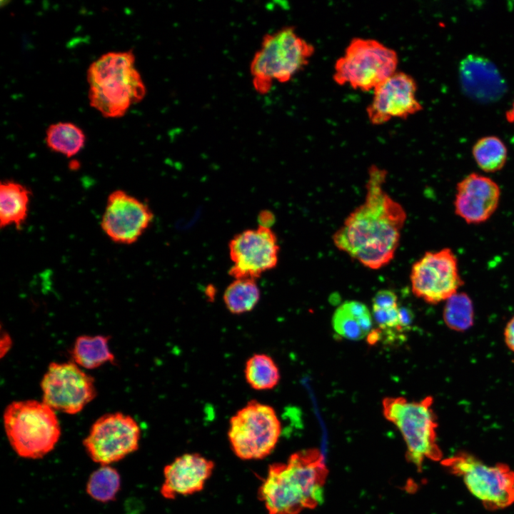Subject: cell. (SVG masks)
<instances>
[{
  "mask_svg": "<svg viewBox=\"0 0 514 514\" xmlns=\"http://www.w3.org/2000/svg\"><path fill=\"white\" fill-rule=\"evenodd\" d=\"M368 173L364 201L349 213L332 240L365 267L379 269L394 258L407 216L384 189L387 171L373 165Z\"/></svg>",
  "mask_w": 514,
  "mask_h": 514,
  "instance_id": "1",
  "label": "cell"
},
{
  "mask_svg": "<svg viewBox=\"0 0 514 514\" xmlns=\"http://www.w3.org/2000/svg\"><path fill=\"white\" fill-rule=\"evenodd\" d=\"M327 475L328 469L320 451H298L286 463L269 465L258 496L268 514H298L323 501Z\"/></svg>",
  "mask_w": 514,
  "mask_h": 514,
  "instance_id": "2",
  "label": "cell"
},
{
  "mask_svg": "<svg viewBox=\"0 0 514 514\" xmlns=\"http://www.w3.org/2000/svg\"><path fill=\"white\" fill-rule=\"evenodd\" d=\"M87 81L91 106L107 118L123 116L146 92L131 50L103 54L90 65Z\"/></svg>",
  "mask_w": 514,
  "mask_h": 514,
  "instance_id": "3",
  "label": "cell"
},
{
  "mask_svg": "<svg viewBox=\"0 0 514 514\" xmlns=\"http://www.w3.org/2000/svg\"><path fill=\"white\" fill-rule=\"evenodd\" d=\"M313 53V46L292 26L266 34L250 63L253 89L264 95L275 83L289 81L308 64Z\"/></svg>",
  "mask_w": 514,
  "mask_h": 514,
  "instance_id": "4",
  "label": "cell"
},
{
  "mask_svg": "<svg viewBox=\"0 0 514 514\" xmlns=\"http://www.w3.org/2000/svg\"><path fill=\"white\" fill-rule=\"evenodd\" d=\"M433 404L430 395L418 401H409L401 396L386 397L382 401L384 417L400 432L406 444L405 456L419 470L425 460H443Z\"/></svg>",
  "mask_w": 514,
  "mask_h": 514,
  "instance_id": "5",
  "label": "cell"
},
{
  "mask_svg": "<svg viewBox=\"0 0 514 514\" xmlns=\"http://www.w3.org/2000/svg\"><path fill=\"white\" fill-rule=\"evenodd\" d=\"M6 436L14 451L26 458H40L56 446L61 428L54 410L37 400L15 401L4 415Z\"/></svg>",
  "mask_w": 514,
  "mask_h": 514,
  "instance_id": "6",
  "label": "cell"
},
{
  "mask_svg": "<svg viewBox=\"0 0 514 514\" xmlns=\"http://www.w3.org/2000/svg\"><path fill=\"white\" fill-rule=\"evenodd\" d=\"M398 63L393 49L375 39L355 38L337 59L333 79L338 85L373 91L396 72Z\"/></svg>",
  "mask_w": 514,
  "mask_h": 514,
  "instance_id": "7",
  "label": "cell"
},
{
  "mask_svg": "<svg viewBox=\"0 0 514 514\" xmlns=\"http://www.w3.org/2000/svg\"><path fill=\"white\" fill-rule=\"evenodd\" d=\"M441 463L451 474L463 478L468 491L485 509L497 510L514 503V470L508 465H488L465 452L443 459Z\"/></svg>",
  "mask_w": 514,
  "mask_h": 514,
  "instance_id": "8",
  "label": "cell"
},
{
  "mask_svg": "<svg viewBox=\"0 0 514 514\" xmlns=\"http://www.w3.org/2000/svg\"><path fill=\"white\" fill-rule=\"evenodd\" d=\"M281 433V422L274 408L251 400L231 418L228 437L238 458L259 460L274 450Z\"/></svg>",
  "mask_w": 514,
  "mask_h": 514,
  "instance_id": "9",
  "label": "cell"
},
{
  "mask_svg": "<svg viewBox=\"0 0 514 514\" xmlns=\"http://www.w3.org/2000/svg\"><path fill=\"white\" fill-rule=\"evenodd\" d=\"M410 280L413 294L430 304L447 301L463 284L458 258L449 248L425 252L413 264Z\"/></svg>",
  "mask_w": 514,
  "mask_h": 514,
  "instance_id": "10",
  "label": "cell"
},
{
  "mask_svg": "<svg viewBox=\"0 0 514 514\" xmlns=\"http://www.w3.org/2000/svg\"><path fill=\"white\" fill-rule=\"evenodd\" d=\"M140 435L139 426L132 417L109 413L93 424L84 445L94 462L107 465L136 450Z\"/></svg>",
  "mask_w": 514,
  "mask_h": 514,
  "instance_id": "11",
  "label": "cell"
},
{
  "mask_svg": "<svg viewBox=\"0 0 514 514\" xmlns=\"http://www.w3.org/2000/svg\"><path fill=\"white\" fill-rule=\"evenodd\" d=\"M43 402L69 414L80 412L96 395L94 379L75 363H52L41 383Z\"/></svg>",
  "mask_w": 514,
  "mask_h": 514,
  "instance_id": "12",
  "label": "cell"
},
{
  "mask_svg": "<svg viewBox=\"0 0 514 514\" xmlns=\"http://www.w3.org/2000/svg\"><path fill=\"white\" fill-rule=\"evenodd\" d=\"M233 266L229 274L234 278L257 279L275 268L278 261L279 245L271 228L258 226L236 235L229 242Z\"/></svg>",
  "mask_w": 514,
  "mask_h": 514,
  "instance_id": "13",
  "label": "cell"
},
{
  "mask_svg": "<svg viewBox=\"0 0 514 514\" xmlns=\"http://www.w3.org/2000/svg\"><path fill=\"white\" fill-rule=\"evenodd\" d=\"M153 218V212L146 203L119 189L108 196L101 226L112 241L129 245L138 240Z\"/></svg>",
  "mask_w": 514,
  "mask_h": 514,
  "instance_id": "14",
  "label": "cell"
},
{
  "mask_svg": "<svg viewBox=\"0 0 514 514\" xmlns=\"http://www.w3.org/2000/svg\"><path fill=\"white\" fill-rule=\"evenodd\" d=\"M416 91L417 84L411 76L395 72L373 90L372 101L366 109L369 121L381 125L393 118L406 119L418 113L423 107Z\"/></svg>",
  "mask_w": 514,
  "mask_h": 514,
  "instance_id": "15",
  "label": "cell"
},
{
  "mask_svg": "<svg viewBox=\"0 0 514 514\" xmlns=\"http://www.w3.org/2000/svg\"><path fill=\"white\" fill-rule=\"evenodd\" d=\"M500 198V189L492 178L471 173L456 185L454 212L468 224L487 221L495 212Z\"/></svg>",
  "mask_w": 514,
  "mask_h": 514,
  "instance_id": "16",
  "label": "cell"
},
{
  "mask_svg": "<svg viewBox=\"0 0 514 514\" xmlns=\"http://www.w3.org/2000/svg\"><path fill=\"white\" fill-rule=\"evenodd\" d=\"M214 469V463L198 453H185L176 457L163 469L161 495L172 500L203 490Z\"/></svg>",
  "mask_w": 514,
  "mask_h": 514,
  "instance_id": "17",
  "label": "cell"
},
{
  "mask_svg": "<svg viewBox=\"0 0 514 514\" xmlns=\"http://www.w3.org/2000/svg\"><path fill=\"white\" fill-rule=\"evenodd\" d=\"M458 74L463 91L476 101H496L507 91L505 81L497 66L480 55L469 54L463 58Z\"/></svg>",
  "mask_w": 514,
  "mask_h": 514,
  "instance_id": "18",
  "label": "cell"
},
{
  "mask_svg": "<svg viewBox=\"0 0 514 514\" xmlns=\"http://www.w3.org/2000/svg\"><path fill=\"white\" fill-rule=\"evenodd\" d=\"M332 325L336 333L341 337L358 341L371 333L372 316L363 303L348 301L343 303L335 311Z\"/></svg>",
  "mask_w": 514,
  "mask_h": 514,
  "instance_id": "19",
  "label": "cell"
},
{
  "mask_svg": "<svg viewBox=\"0 0 514 514\" xmlns=\"http://www.w3.org/2000/svg\"><path fill=\"white\" fill-rule=\"evenodd\" d=\"M31 192L23 184L6 180L0 185L1 228H21L29 212Z\"/></svg>",
  "mask_w": 514,
  "mask_h": 514,
  "instance_id": "20",
  "label": "cell"
},
{
  "mask_svg": "<svg viewBox=\"0 0 514 514\" xmlns=\"http://www.w3.org/2000/svg\"><path fill=\"white\" fill-rule=\"evenodd\" d=\"M71 355L74 363L87 369H94L107 362H114V356L104 336H82L75 341Z\"/></svg>",
  "mask_w": 514,
  "mask_h": 514,
  "instance_id": "21",
  "label": "cell"
},
{
  "mask_svg": "<svg viewBox=\"0 0 514 514\" xmlns=\"http://www.w3.org/2000/svg\"><path fill=\"white\" fill-rule=\"evenodd\" d=\"M86 135L77 125L71 122H58L46 131V143L52 151L66 157L79 153L84 147Z\"/></svg>",
  "mask_w": 514,
  "mask_h": 514,
  "instance_id": "22",
  "label": "cell"
},
{
  "mask_svg": "<svg viewBox=\"0 0 514 514\" xmlns=\"http://www.w3.org/2000/svg\"><path fill=\"white\" fill-rule=\"evenodd\" d=\"M244 376L249 386L256 390L275 388L281 378L277 364L265 353L253 354L246 361Z\"/></svg>",
  "mask_w": 514,
  "mask_h": 514,
  "instance_id": "23",
  "label": "cell"
},
{
  "mask_svg": "<svg viewBox=\"0 0 514 514\" xmlns=\"http://www.w3.org/2000/svg\"><path fill=\"white\" fill-rule=\"evenodd\" d=\"M261 292L256 279H234L226 288L223 302L233 314H243L253 310L259 301Z\"/></svg>",
  "mask_w": 514,
  "mask_h": 514,
  "instance_id": "24",
  "label": "cell"
},
{
  "mask_svg": "<svg viewBox=\"0 0 514 514\" xmlns=\"http://www.w3.org/2000/svg\"><path fill=\"white\" fill-rule=\"evenodd\" d=\"M472 153L478 166L488 173L500 171L505 166L508 158L505 143L494 136L478 139L473 147Z\"/></svg>",
  "mask_w": 514,
  "mask_h": 514,
  "instance_id": "25",
  "label": "cell"
},
{
  "mask_svg": "<svg viewBox=\"0 0 514 514\" xmlns=\"http://www.w3.org/2000/svg\"><path fill=\"white\" fill-rule=\"evenodd\" d=\"M121 486V478L114 468L101 465L90 475L86 484L87 493L101 503L114 500Z\"/></svg>",
  "mask_w": 514,
  "mask_h": 514,
  "instance_id": "26",
  "label": "cell"
},
{
  "mask_svg": "<svg viewBox=\"0 0 514 514\" xmlns=\"http://www.w3.org/2000/svg\"><path fill=\"white\" fill-rule=\"evenodd\" d=\"M446 326L455 331H465L473 326L474 308L470 298L465 293H457L447 301L443 309Z\"/></svg>",
  "mask_w": 514,
  "mask_h": 514,
  "instance_id": "27",
  "label": "cell"
},
{
  "mask_svg": "<svg viewBox=\"0 0 514 514\" xmlns=\"http://www.w3.org/2000/svg\"><path fill=\"white\" fill-rule=\"evenodd\" d=\"M373 318L381 330L386 331H405L400 321V307L373 308Z\"/></svg>",
  "mask_w": 514,
  "mask_h": 514,
  "instance_id": "28",
  "label": "cell"
},
{
  "mask_svg": "<svg viewBox=\"0 0 514 514\" xmlns=\"http://www.w3.org/2000/svg\"><path fill=\"white\" fill-rule=\"evenodd\" d=\"M373 308H389L398 306V296L392 291L381 290L378 291L372 300Z\"/></svg>",
  "mask_w": 514,
  "mask_h": 514,
  "instance_id": "29",
  "label": "cell"
},
{
  "mask_svg": "<svg viewBox=\"0 0 514 514\" xmlns=\"http://www.w3.org/2000/svg\"><path fill=\"white\" fill-rule=\"evenodd\" d=\"M503 336L505 345L514 352V316L506 324Z\"/></svg>",
  "mask_w": 514,
  "mask_h": 514,
  "instance_id": "30",
  "label": "cell"
},
{
  "mask_svg": "<svg viewBox=\"0 0 514 514\" xmlns=\"http://www.w3.org/2000/svg\"><path fill=\"white\" fill-rule=\"evenodd\" d=\"M258 221L260 223V226L270 228L271 225L274 221V216L271 212L263 211L258 216Z\"/></svg>",
  "mask_w": 514,
  "mask_h": 514,
  "instance_id": "31",
  "label": "cell"
},
{
  "mask_svg": "<svg viewBox=\"0 0 514 514\" xmlns=\"http://www.w3.org/2000/svg\"><path fill=\"white\" fill-rule=\"evenodd\" d=\"M505 117L508 122L514 125V101L513 103L511 109L506 111Z\"/></svg>",
  "mask_w": 514,
  "mask_h": 514,
  "instance_id": "32",
  "label": "cell"
}]
</instances>
